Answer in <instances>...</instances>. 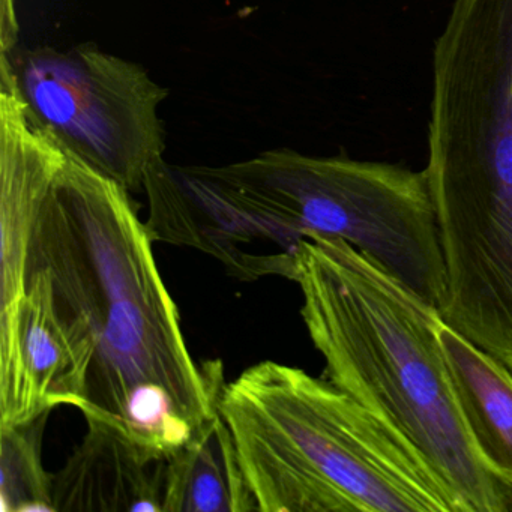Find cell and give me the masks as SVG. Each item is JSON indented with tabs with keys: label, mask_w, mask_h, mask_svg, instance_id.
Here are the masks:
<instances>
[{
	"label": "cell",
	"mask_w": 512,
	"mask_h": 512,
	"mask_svg": "<svg viewBox=\"0 0 512 512\" xmlns=\"http://www.w3.org/2000/svg\"><path fill=\"white\" fill-rule=\"evenodd\" d=\"M32 118L74 157L139 191L163 158L158 110L169 91L139 64L80 46L35 49L10 58Z\"/></svg>",
	"instance_id": "obj_6"
},
{
	"label": "cell",
	"mask_w": 512,
	"mask_h": 512,
	"mask_svg": "<svg viewBox=\"0 0 512 512\" xmlns=\"http://www.w3.org/2000/svg\"><path fill=\"white\" fill-rule=\"evenodd\" d=\"M148 194L152 239L211 254L233 277L254 281L265 275L293 280L295 254L248 212L233 205L197 167L160 160L143 184Z\"/></svg>",
	"instance_id": "obj_8"
},
{
	"label": "cell",
	"mask_w": 512,
	"mask_h": 512,
	"mask_svg": "<svg viewBox=\"0 0 512 512\" xmlns=\"http://www.w3.org/2000/svg\"><path fill=\"white\" fill-rule=\"evenodd\" d=\"M2 13H4L2 14V53H8L13 49L17 37L13 0H4Z\"/></svg>",
	"instance_id": "obj_14"
},
{
	"label": "cell",
	"mask_w": 512,
	"mask_h": 512,
	"mask_svg": "<svg viewBox=\"0 0 512 512\" xmlns=\"http://www.w3.org/2000/svg\"><path fill=\"white\" fill-rule=\"evenodd\" d=\"M86 422L82 443L53 476L55 512H163L167 455L106 419Z\"/></svg>",
	"instance_id": "obj_10"
},
{
	"label": "cell",
	"mask_w": 512,
	"mask_h": 512,
	"mask_svg": "<svg viewBox=\"0 0 512 512\" xmlns=\"http://www.w3.org/2000/svg\"><path fill=\"white\" fill-rule=\"evenodd\" d=\"M496 479L497 497H499V512H512V481Z\"/></svg>",
	"instance_id": "obj_15"
},
{
	"label": "cell",
	"mask_w": 512,
	"mask_h": 512,
	"mask_svg": "<svg viewBox=\"0 0 512 512\" xmlns=\"http://www.w3.org/2000/svg\"><path fill=\"white\" fill-rule=\"evenodd\" d=\"M439 341L476 455L491 476L512 481V371L446 322Z\"/></svg>",
	"instance_id": "obj_11"
},
{
	"label": "cell",
	"mask_w": 512,
	"mask_h": 512,
	"mask_svg": "<svg viewBox=\"0 0 512 512\" xmlns=\"http://www.w3.org/2000/svg\"><path fill=\"white\" fill-rule=\"evenodd\" d=\"M245 482L262 512H463L433 470L328 379L263 361L221 388Z\"/></svg>",
	"instance_id": "obj_3"
},
{
	"label": "cell",
	"mask_w": 512,
	"mask_h": 512,
	"mask_svg": "<svg viewBox=\"0 0 512 512\" xmlns=\"http://www.w3.org/2000/svg\"><path fill=\"white\" fill-rule=\"evenodd\" d=\"M293 281L325 377L400 437L454 494L463 512H499L452 392L440 347L445 325L425 301L349 242L310 233Z\"/></svg>",
	"instance_id": "obj_2"
},
{
	"label": "cell",
	"mask_w": 512,
	"mask_h": 512,
	"mask_svg": "<svg viewBox=\"0 0 512 512\" xmlns=\"http://www.w3.org/2000/svg\"><path fill=\"white\" fill-rule=\"evenodd\" d=\"M130 191L67 151L41 209L28 266L91 347L80 412L164 454L215 413L220 368H200Z\"/></svg>",
	"instance_id": "obj_1"
},
{
	"label": "cell",
	"mask_w": 512,
	"mask_h": 512,
	"mask_svg": "<svg viewBox=\"0 0 512 512\" xmlns=\"http://www.w3.org/2000/svg\"><path fill=\"white\" fill-rule=\"evenodd\" d=\"M92 352L62 316L43 269L28 266L14 319L0 326V428L31 424L85 400Z\"/></svg>",
	"instance_id": "obj_7"
},
{
	"label": "cell",
	"mask_w": 512,
	"mask_h": 512,
	"mask_svg": "<svg viewBox=\"0 0 512 512\" xmlns=\"http://www.w3.org/2000/svg\"><path fill=\"white\" fill-rule=\"evenodd\" d=\"M67 149L32 118L8 53L0 62V326L16 316L26 290L32 238Z\"/></svg>",
	"instance_id": "obj_9"
},
{
	"label": "cell",
	"mask_w": 512,
	"mask_h": 512,
	"mask_svg": "<svg viewBox=\"0 0 512 512\" xmlns=\"http://www.w3.org/2000/svg\"><path fill=\"white\" fill-rule=\"evenodd\" d=\"M428 163L446 277L512 304V0H454L433 47Z\"/></svg>",
	"instance_id": "obj_4"
},
{
	"label": "cell",
	"mask_w": 512,
	"mask_h": 512,
	"mask_svg": "<svg viewBox=\"0 0 512 512\" xmlns=\"http://www.w3.org/2000/svg\"><path fill=\"white\" fill-rule=\"evenodd\" d=\"M197 169L287 247L310 233L343 239L442 307L445 257L424 170L290 149Z\"/></svg>",
	"instance_id": "obj_5"
},
{
	"label": "cell",
	"mask_w": 512,
	"mask_h": 512,
	"mask_svg": "<svg viewBox=\"0 0 512 512\" xmlns=\"http://www.w3.org/2000/svg\"><path fill=\"white\" fill-rule=\"evenodd\" d=\"M47 415L31 424L0 428V500L2 512H55L53 476L41 463V434Z\"/></svg>",
	"instance_id": "obj_13"
},
{
	"label": "cell",
	"mask_w": 512,
	"mask_h": 512,
	"mask_svg": "<svg viewBox=\"0 0 512 512\" xmlns=\"http://www.w3.org/2000/svg\"><path fill=\"white\" fill-rule=\"evenodd\" d=\"M257 511L232 433L215 413L181 448L167 455L163 512Z\"/></svg>",
	"instance_id": "obj_12"
}]
</instances>
